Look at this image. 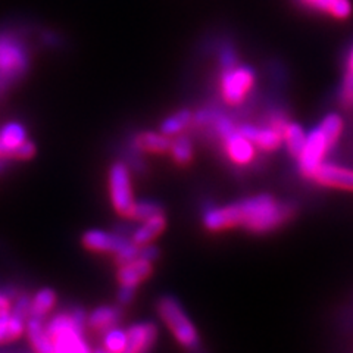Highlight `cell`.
<instances>
[{"label": "cell", "mask_w": 353, "mask_h": 353, "mask_svg": "<svg viewBox=\"0 0 353 353\" xmlns=\"http://www.w3.org/2000/svg\"><path fill=\"white\" fill-rule=\"evenodd\" d=\"M293 215V208L279 202L271 194H258L221 208H212L203 215L209 231H224L243 227L252 233H268Z\"/></svg>", "instance_id": "6da1fadb"}, {"label": "cell", "mask_w": 353, "mask_h": 353, "mask_svg": "<svg viewBox=\"0 0 353 353\" xmlns=\"http://www.w3.org/2000/svg\"><path fill=\"white\" fill-rule=\"evenodd\" d=\"M27 44L15 31H0V92L21 80L28 70Z\"/></svg>", "instance_id": "7a4b0ae2"}, {"label": "cell", "mask_w": 353, "mask_h": 353, "mask_svg": "<svg viewBox=\"0 0 353 353\" xmlns=\"http://www.w3.org/2000/svg\"><path fill=\"white\" fill-rule=\"evenodd\" d=\"M84 314L75 309L68 314H59L46 324L53 352H90L84 340Z\"/></svg>", "instance_id": "3957f363"}, {"label": "cell", "mask_w": 353, "mask_h": 353, "mask_svg": "<svg viewBox=\"0 0 353 353\" xmlns=\"http://www.w3.org/2000/svg\"><path fill=\"white\" fill-rule=\"evenodd\" d=\"M158 314L183 347L189 350H196L199 347L201 340H199L197 331L183 311L179 301H175L171 296L161 297L158 302Z\"/></svg>", "instance_id": "277c9868"}, {"label": "cell", "mask_w": 353, "mask_h": 353, "mask_svg": "<svg viewBox=\"0 0 353 353\" xmlns=\"http://www.w3.org/2000/svg\"><path fill=\"white\" fill-rule=\"evenodd\" d=\"M253 84H255V72L249 66L237 63L233 68L223 70L219 80L221 96L227 105L239 106L246 101Z\"/></svg>", "instance_id": "5b68a950"}, {"label": "cell", "mask_w": 353, "mask_h": 353, "mask_svg": "<svg viewBox=\"0 0 353 353\" xmlns=\"http://www.w3.org/2000/svg\"><path fill=\"white\" fill-rule=\"evenodd\" d=\"M109 194L117 214L131 218L136 202L132 196L130 174L124 163H114L109 170Z\"/></svg>", "instance_id": "8992f818"}, {"label": "cell", "mask_w": 353, "mask_h": 353, "mask_svg": "<svg viewBox=\"0 0 353 353\" xmlns=\"http://www.w3.org/2000/svg\"><path fill=\"white\" fill-rule=\"evenodd\" d=\"M331 148H333V145H331L321 128L318 127L309 132L301 154L296 158L299 162V171L302 175L306 179H314L315 172L321 167L325 153Z\"/></svg>", "instance_id": "52a82bcc"}, {"label": "cell", "mask_w": 353, "mask_h": 353, "mask_svg": "<svg viewBox=\"0 0 353 353\" xmlns=\"http://www.w3.org/2000/svg\"><path fill=\"white\" fill-rule=\"evenodd\" d=\"M221 140H223L227 157L236 165L246 167V165L252 163L253 159H255V148H253V143L243 136L239 128L233 132H230L228 136L223 137Z\"/></svg>", "instance_id": "ba28073f"}, {"label": "cell", "mask_w": 353, "mask_h": 353, "mask_svg": "<svg viewBox=\"0 0 353 353\" xmlns=\"http://www.w3.org/2000/svg\"><path fill=\"white\" fill-rule=\"evenodd\" d=\"M237 128L243 136L253 143V146L259 148L263 152L277 150L281 146V143L284 141L283 132L272 128L271 125L255 127V125L245 124V125H240Z\"/></svg>", "instance_id": "9c48e42d"}, {"label": "cell", "mask_w": 353, "mask_h": 353, "mask_svg": "<svg viewBox=\"0 0 353 353\" xmlns=\"http://www.w3.org/2000/svg\"><path fill=\"white\" fill-rule=\"evenodd\" d=\"M130 240L121 237V236H115L110 233H105V231L101 230H90L84 233L81 243L83 246L90 250V252H96V253H115L125 246Z\"/></svg>", "instance_id": "30bf717a"}, {"label": "cell", "mask_w": 353, "mask_h": 353, "mask_svg": "<svg viewBox=\"0 0 353 353\" xmlns=\"http://www.w3.org/2000/svg\"><path fill=\"white\" fill-rule=\"evenodd\" d=\"M153 272L152 267V261H148L145 258H137L134 261H131L123 267H118L117 272V280L119 285H125V287H136L148 280Z\"/></svg>", "instance_id": "8fae6325"}, {"label": "cell", "mask_w": 353, "mask_h": 353, "mask_svg": "<svg viewBox=\"0 0 353 353\" xmlns=\"http://www.w3.org/2000/svg\"><path fill=\"white\" fill-rule=\"evenodd\" d=\"M158 337L157 325L150 323H139L127 330V352L137 353L149 350Z\"/></svg>", "instance_id": "7c38bea8"}, {"label": "cell", "mask_w": 353, "mask_h": 353, "mask_svg": "<svg viewBox=\"0 0 353 353\" xmlns=\"http://www.w3.org/2000/svg\"><path fill=\"white\" fill-rule=\"evenodd\" d=\"M314 180L323 185L353 190V170L341 168L333 163H321L314 175Z\"/></svg>", "instance_id": "4fadbf2b"}, {"label": "cell", "mask_w": 353, "mask_h": 353, "mask_svg": "<svg viewBox=\"0 0 353 353\" xmlns=\"http://www.w3.org/2000/svg\"><path fill=\"white\" fill-rule=\"evenodd\" d=\"M27 140L26 128L19 123H8L0 128V159L14 158L15 150Z\"/></svg>", "instance_id": "5bb4252c"}, {"label": "cell", "mask_w": 353, "mask_h": 353, "mask_svg": "<svg viewBox=\"0 0 353 353\" xmlns=\"http://www.w3.org/2000/svg\"><path fill=\"white\" fill-rule=\"evenodd\" d=\"M26 325V318L15 314L14 311L0 314V343L18 340L24 334Z\"/></svg>", "instance_id": "9a60e30c"}, {"label": "cell", "mask_w": 353, "mask_h": 353, "mask_svg": "<svg viewBox=\"0 0 353 353\" xmlns=\"http://www.w3.org/2000/svg\"><path fill=\"white\" fill-rule=\"evenodd\" d=\"M167 225V219H165L163 214L154 215L146 221H143V225H140L134 234H132V243L137 246H146L157 239Z\"/></svg>", "instance_id": "2e32d148"}, {"label": "cell", "mask_w": 353, "mask_h": 353, "mask_svg": "<svg viewBox=\"0 0 353 353\" xmlns=\"http://www.w3.org/2000/svg\"><path fill=\"white\" fill-rule=\"evenodd\" d=\"M26 331L32 349H36L37 352L41 353L53 352L52 341L46 331V324H43V318L30 316L26 325Z\"/></svg>", "instance_id": "e0dca14e"}, {"label": "cell", "mask_w": 353, "mask_h": 353, "mask_svg": "<svg viewBox=\"0 0 353 353\" xmlns=\"http://www.w3.org/2000/svg\"><path fill=\"white\" fill-rule=\"evenodd\" d=\"M121 312L118 307L114 306H99L88 316V325L96 333H106L110 328H114L119 321Z\"/></svg>", "instance_id": "ac0fdd59"}, {"label": "cell", "mask_w": 353, "mask_h": 353, "mask_svg": "<svg viewBox=\"0 0 353 353\" xmlns=\"http://www.w3.org/2000/svg\"><path fill=\"white\" fill-rule=\"evenodd\" d=\"M134 145L139 150L148 153H163L171 148V140L168 136L158 134V132L145 131L140 132L134 139Z\"/></svg>", "instance_id": "d6986e66"}, {"label": "cell", "mask_w": 353, "mask_h": 353, "mask_svg": "<svg viewBox=\"0 0 353 353\" xmlns=\"http://www.w3.org/2000/svg\"><path fill=\"white\" fill-rule=\"evenodd\" d=\"M54 305H57V293L52 289H41L31 299L30 316L44 318L52 311Z\"/></svg>", "instance_id": "ffe728a7"}, {"label": "cell", "mask_w": 353, "mask_h": 353, "mask_svg": "<svg viewBox=\"0 0 353 353\" xmlns=\"http://www.w3.org/2000/svg\"><path fill=\"white\" fill-rule=\"evenodd\" d=\"M284 141L292 157L294 158L299 157L306 141V134L303 128L299 124L287 123L284 128Z\"/></svg>", "instance_id": "44dd1931"}, {"label": "cell", "mask_w": 353, "mask_h": 353, "mask_svg": "<svg viewBox=\"0 0 353 353\" xmlns=\"http://www.w3.org/2000/svg\"><path fill=\"white\" fill-rule=\"evenodd\" d=\"M192 121H193V115L189 112V110H185V109L179 110V112L171 115L168 119L163 121L161 125L162 134L168 136V137L180 134L181 131H184L187 127H189Z\"/></svg>", "instance_id": "7402d4cb"}, {"label": "cell", "mask_w": 353, "mask_h": 353, "mask_svg": "<svg viewBox=\"0 0 353 353\" xmlns=\"http://www.w3.org/2000/svg\"><path fill=\"white\" fill-rule=\"evenodd\" d=\"M170 152L172 159L179 165H187L193 159V146L185 136H179L175 140H171Z\"/></svg>", "instance_id": "603a6c76"}, {"label": "cell", "mask_w": 353, "mask_h": 353, "mask_svg": "<svg viewBox=\"0 0 353 353\" xmlns=\"http://www.w3.org/2000/svg\"><path fill=\"white\" fill-rule=\"evenodd\" d=\"M105 349L114 353L127 352V331L117 327L110 328L105 333Z\"/></svg>", "instance_id": "cb8c5ba5"}, {"label": "cell", "mask_w": 353, "mask_h": 353, "mask_svg": "<svg viewBox=\"0 0 353 353\" xmlns=\"http://www.w3.org/2000/svg\"><path fill=\"white\" fill-rule=\"evenodd\" d=\"M319 128L323 130L324 134L327 136V139L330 140L331 145H336V141L339 140L340 134H341V128H343V121L337 115V114H330L327 115L323 123L319 124Z\"/></svg>", "instance_id": "d4e9b609"}, {"label": "cell", "mask_w": 353, "mask_h": 353, "mask_svg": "<svg viewBox=\"0 0 353 353\" xmlns=\"http://www.w3.org/2000/svg\"><path fill=\"white\" fill-rule=\"evenodd\" d=\"M163 212V209L161 205L154 203V202H140L134 205V209H132L131 219L134 221H146L154 215H159Z\"/></svg>", "instance_id": "484cf974"}, {"label": "cell", "mask_w": 353, "mask_h": 353, "mask_svg": "<svg viewBox=\"0 0 353 353\" xmlns=\"http://www.w3.org/2000/svg\"><path fill=\"white\" fill-rule=\"evenodd\" d=\"M341 102L346 108H353V68L347 66L343 88H341Z\"/></svg>", "instance_id": "4316f807"}, {"label": "cell", "mask_w": 353, "mask_h": 353, "mask_svg": "<svg viewBox=\"0 0 353 353\" xmlns=\"http://www.w3.org/2000/svg\"><path fill=\"white\" fill-rule=\"evenodd\" d=\"M219 63H221V66H223V70L233 68V66L237 65V53H236V49L233 46L225 44L224 48H221Z\"/></svg>", "instance_id": "83f0119b"}, {"label": "cell", "mask_w": 353, "mask_h": 353, "mask_svg": "<svg viewBox=\"0 0 353 353\" xmlns=\"http://www.w3.org/2000/svg\"><path fill=\"white\" fill-rule=\"evenodd\" d=\"M36 153V146L32 145L31 141L26 140L22 145L15 150L14 153V159H19V161H26V159H30L34 157Z\"/></svg>", "instance_id": "f1b7e54d"}, {"label": "cell", "mask_w": 353, "mask_h": 353, "mask_svg": "<svg viewBox=\"0 0 353 353\" xmlns=\"http://www.w3.org/2000/svg\"><path fill=\"white\" fill-rule=\"evenodd\" d=\"M134 293H136L134 287L121 285V289H119V292H118V301H119V303L128 305L132 299H134Z\"/></svg>", "instance_id": "f546056e"}, {"label": "cell", "mask_w": 353, "mask_h": 353, "mask_svg": "<svg viewBox=\"0 0 353 353\" xmlns=\"http://www.w3.org/2000/svg\"><path fill=\"white\" fill-rule=\"evenodd\" d=\"M158 256H159V250H158V248L152 246V243L150 245L141 246V258H145L148 261H154V259H158Z\"/></svg>", "instance_id": "4dcf8cb0"}, {"label": "cell", "mask_w": 353, "mask_h": 353, "mask_svg": "<svg viewBox=\"0 0 353 353\" xmlns=\"http://www.w3.org/2000/svg\"><path fill=\"white\" fill-rule=\"evenodd\" d=\"M12 294H9L6 292H0V314L2 312H8L12 307Z\"/></svg>", "instance_id": "1f68e13d"}, {"label": "cell", "mask_w": 353, "mask_h": 353, "mask_svg": "<svg viewBox=\"0 0 353 353\" xmlns=\"http://www.w3.org/2000/svg\"><path fill=\"white\" fill-rule=\"evenodd\" d=\"M301 2H303L305 5H307V6H311V8H316V5L319 3V0H301Z\"/></svg>", "instance_id": "d6a6232c"}]
</instances>
